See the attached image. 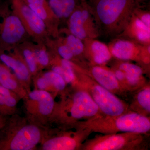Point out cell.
<instances>
[{
    "label": "cell",
    "instance_id": "obj_2",
    "mask_svg": "<svg viewBox=\"0 0 150 150\" xmlns=\"http://www.w3.org/2000/svg\"><path fill=\"white\" fill-rule=\"evenodd\" d=\"M55 129L33 123L18 113L14 114L0 130V150L37 149Z\"/></svg>",
    "mask_w": 150,
    "mask_h": 150
},
{
    "label": "cell",
    "instance_id": "obj_6",
    "mask_svg": "<svg viewBox=\"0 0 150 150\" xmlns=\"http://www.w3.org/2000/svg\"><path fill=\"white\" fill-rule=\"evenodd\" d=\"M146 134L132 132L97 135L87 139L82 150H140L146 149Z\"/></svg>",
    "mask_w": 150,
    "mask_h": 150
},
{
    "label": "cell",
    "instance_id": "obj_30",
    "mask_svg": "<svg viewBox=\"0 0 150 150\" xmlns=\"http://www.w3.org/2000/svg\"><path fill=\"white\" fill-rule=\"evenodd\" d=\"M78 1H79L80 2H81L86 1V0H78Z\"/></svg>",
    "mask_w": 150,
    "mask_h": 150
},
{
    "label": "cell",
    "instance_id": "obj_19",
    "mask_svg": "<svg viewBox=\"0 0 150 150\" xmlns=\"http://www.w3.org/2000/svg\"><path fill=\"white\" fill-rule=\"evenodd\" d=\"M0 85L14 92L24 100L28 93L8 67L0 62Z\"/></svg>",
    "mask_w": 150,
    "mask_h": 150
},
{
    "label": "cell",
    "instance_id": "obj_16",
    "mask_svg": "<svg viewBox=\"0 0 150 150\" xmlns=\"http://www.w3.org/2000/svg\"><path fill=\"white\" fill-rule=\"evenodd\" d=\"M24 2L44 22L48 34L57 36L60 20L54 14L47 0H25Z\"/></svg>",
    "mask_w": 150,
    "mask_h": 150
},
{
    "label": "cell",
    "instance_id": "obj_21",
    "mask_svg": "<svg viewBox=\"0 0 150 150\" xmlns=\"http://www.w3.org/2000/svg\"><path fill=\"white\" fill-rule=\"evenodd\" d=\"M131 111L149 117L150 113V86L146 84L139 89L134 100L129 105Z\"/></svg>",
    "mask_w": 150,
    "mask_h": 150
},
{
    "label": "cell",
    "instance_id": "obj_15",
    "mask_svg": "<svg viewBox=\"0 0 150 150\" xmlns=\"http://www.w3.org/2000/svg\"><path fill=\"white\" fill-rule=\"evenodd\" d=\"M116 68L124 73V79L120 83L126 91L138 90L146 84L143 76V70L140 66L129 62H122Z\"/></svg>",
    "mask_w": 150,
    "mask_h": 150
},
{
    "label": "cell",
    "instance_id": "obj_12",
    "mask_svg": "<svg viewBox=\"0 0 150 150\" xmlns=\"http://www.w3.org/2000/svg\"><path fill=\"white\" fill-rule=\"evenodd\" d=\"M13 50H0V62L10 69L28 93L31 90L32 76L17 47Z\"/></svg>",
    "mask_w": 150,
    "mask_h": 150
},
{
    "label": "cell",
    "instance_id": "obj_26",
    "mask_svg": "<svg viewBox=\"0 0 150 150\" xmlns=\"http://www.w3.org/2000/svg\"><path fill=\"white\" fill-rule=\"evenodd\" d=\"M82 40L71 33L65 39V44L70 48L74 57V64L77 63V59L84 55V44Z\"/></svg>",
    "mask_w": 150,
    "mask_h": 150
},
{
    "label": "cell",
    "instance_id": "obj_23",
    "mask_svg": "<svg viewBox=\"0 0 150 150\" xmlns=\"http://www.w3.org/2000/svg\"><path fill=\"white\" fill-rule=\"evenodd\" d=\"M17 48L24 59L32 77L40 72L35 57L34 45H31L26 41L20 44Z\"/></svg>",
    "mask_w": 150,
    "mask_h": 150
},
{
    "label": "cell",
    "instance_id": "obj_3",
    "mask_svg": "<svg viewBox=\"0 0 150 150\" xmlns=\"http://www.w3.org/2000/svg\"><path fill=\"white\" fill-rule=\"evenodd\" d=\"M103 115L91 96L84 89L71 87L61 100L56 103L50 124L55 123L58 129H73L80 122Z\"/></svg>",
    "mask_w": 150,
    "mask_h": 150
},
{
    "label": "cell",
    "instance_id": "obj_25",
    "mask_svg": "<svg viewBox=\"0 0 150 150\" xmlns=\"http://www.w3.org/2000/svg\"><path fill=\"white\" fill-rule=\"evenodd\" d=\"M44 43H37L34 45L35 57L40 71L45 69H48L51 64V53L46 49Z\"/></svg>",
    "mask_w": 150,
    "mask_h": 150
},
{
    "label": "cell",
    "instance_id": "obj_28",
    "mask_svg": "<svg viewBox=\"0 0 150 150\" xmlns=\"http://www.w3.org/2000/svg\"><path fill=\"white\" fill-rule=\"evenodd\" d=\"M140 13H141V14H139V16L137 15H136L135 13V14L147 26V27L150 28V14L149 13L143 12Z\"/></svg>",
    "mask_w": 150,
    "mask_h": 150
},
{
    "label": "cell",
    "instance_id": "obj_13",
    "mask_svg": "<svg viewBox=\"0 0 150 150\" xmlns=\"http://www.w3.org/2000/svg\"><path fill=\"white\" fill-rule=\"evenodd\" d=\"M108 48L112 56L119 60L142 62L145 64L149 63L150 46L145 50L132 41L118 39Z\"/></svg>",
    "mask_w": 150,
    "mask_h": 150
},
{
    "label": "cell",
    "instance_id": "obj_5",
    "mask_svg": "<svg viewBox=\"0 0 150 150\" xmlns=\"http://www.w3.org/2000/svg\"><path fill=\"white\" fill-rule=\"evenodd\" d=\"M74 67L77 78L75 86L88 92L103 115L116 116L131 111L129 104L97 83L82 67L75 64Z\"/></svg>",
    "mask_w": 150,
    "mask_h": 150
},
{
    "label": "cell",
    "instance_id": "obj_24",
    "mask_svg": "<svg viewBox=\"0 0 150 150\" xmlns=\"http://www.w3.org/2000/svg\"><path fill=\"white\" fill-rule=\"evenodd\" d=\"M42 74L48 79L51 88V93L55 97L64 95L69 90L68 85L62 76L51 70L42 72Z\"/></svg>",
    "mask_w": 150,
    "mask_h": 150
},
{
    "label": "cell",
    "instance_id": "obj_14",
    "mask_svg": "<svg viewBox=\"0 0 150 150\" xmlns=\"http://www.w3.org/2000/svg\"><path fill=\"white\" fill-rule=\"evenodd\" d=\"M83 68L97 83L114 94L123 96L127 93L121 86L112 70L103 65H92L89 70Z\"/></svg>",
    "mask_w": 150,
    "mask_h": 150
},
{
    "label": "cell",
    "instance_id": "obj_20",
    "mask_svg": "<svg viewBox=\"0 0 150 150\" xmlns=\"http://www.w3.org/2000/svg\"><path fill=\"white\" fill-rule=\"evenodd\" d=\"M125 32H127L131 37L142 44H149L150 28L147 27L134 13L123 33Z\"/></svg>",
    "mask_w": 150,
    "mask_h": 150
},
{
    "label": "cell",
    "instance_id": "obj_9",
    "mask_svg": "<svg viewBox=\"0 0 150 150\" xmlns=\"http://www.w3.org/2000/svg\"><path fill=\"white\" fill-rule=\"evenodd\" d=\"M75 131L56 129L40 144L39 150H78L92 133L90 130L75 127Z\"/></svg>",
    "mask_w": 150,
    "mask_h": 150
},
{
    "label": "cell",
    "instance_id": "obj_27",
    "mask_svg": "<svg viewBox=\"0 0 150 150\" xmlns=\"http://www.w3.org/2000/svg\"><path fill=\"white\" fill-rule=\"evenodd\" d=\"M58 56L62 59L69 60L74 63L75 59L73 53H72L70 48L65 43L60 44L57 48Z\"/></svg>",
    "mask_w": 150,
    "mask_h": 150
},
{
    "label": "cell",
    "instance_id": "obj_17",
    "mask_svg": "<svg viewBox=\"0 0 150 150\" xmlns=\"http://www.w3.org/2000/svg\"><path fill=\"white\" fill-rule=\"evenodd\" d=\"M85 41V56L88 57L92 64L103 66L110 61L112 56L105 44L92 39H86Z\"/></svg>",
    "mask_w": 150,
    "mask_h": 150
},
{
    "label": "cell",
    "instance_id": "obj_4",
    "mask_svg": "<svg viewBox=\"0 0 150 150\" xmlns=\"http://www.w3.org/2000/svg\"><path fill=\"white\" fill-rule=\"evenodd\" d=\"M75 127L88 129L102 134L132 132L147 134L150 131V117L131 111L116 116L102 115L80 121Z\"/></svg>",
    "mask_w": 150,
    "mask_h": 150
},
{
    "label": "cell",
    "instance_id": "obj_22",
    "mask_svg": "<svg viewBox=\"0 0 150 150\" xmlns=\"http://www.w3.org/2000/svg\"><path fill=\"white\" fill-rule=\"evenodd\" d=\"M78 0H47L54 14L59 20L69 18L78 5Z\"/></svg>",
    "mask_w": 150,
    "mask_h": 150
},
{
    "label": "cell",
    "instance_id": "obj_10",
    "mask_svg": "<svg viewBox=\"0 0 150 150\" xmlns=\"http://www.w3.org/2000/svg\"><path fill=\"white\" fill-rule=\"evenodd\" d=\"M13 11L21 19L28 35L37 43L47 41L48 35L46 25L24 1L12 0Z\"/></svg>",
    "mask_w": 150,
    "mask_h": 150
},
{
    "label": "cell",
    "instance_id": "obj_18",
    "mask_svg": "<svg viewBox=\"0 0 150 150\" xmlns=\"http://www.w3.org/2000/svg\"><path fill=\"white\" fill-rule=\"evenodd\" d=\"M21 100L14 92L0 85V114L9 117L18 113V105Z\"/></svg>",
    "mask_w": 150,
    "mask_h": 150
},
{
    "label": "cell",
    "instance_id": "obj_8",
    "mask_svg": "<svg viewBox=\"0 0 150 150\" xmlns=\"http://www.w3.org/2000/svg\"><path fill=\"white\" fill-rule=\"evenodd\" d=\"M29 36L19 16L5 5L0 6V50L10 51Z\"/></svg>",
    "mask_w": 150,
    "mask_h": 150
},
{
    "label": "cell",
    "instance_id": "obj_11",
    "mask_svg": "<svg viewBox=\"0 0 150 150\" xmlns=\"http://www.w3.org/2000/svg\"><path fill=\"white\" fill-rule=\"evenodd\" d=\"M80 4L69 18V30L81 40L92 39L98 36L93 18L87 6Z\"/></svg>",
    "mask_w": 150,
    "mask_h": 150
},
{
    "label": "cell",
    "instance_id": "obj_7",
    "mask_svg": "<svg viewBox=\"0 0 150 150\" xmlns=\"http://www.w3.org/2000/svg\"><path fill=\"white\" fill-rule=\"evenodd\" d=\"M51 93L34 89L27 94L24 103L25 117L33 123L49 126L56 103Z\"/></svg>",
    "mask_w": 150,
    "mask_h": 150
},
{
    "label": "cell",
    "instance_id": "obj_29",
    "mask_svg": "<svg viewBox=\"0 0 150 150\" xmlns=\"http://www.w3.org/2000/svg\"><path fill=\"white\" fill-rule=\"evenodd\" d=\"M8 117L3 116V115L0 114V130L4 125L5 123H6V121Z\"/></svg>",
    "mask_w": 150,
    "mask_h": 150
},
{
    "label": "cell",
    "instance_id": "obj_31",
    "mask_svg": "<svg viewBox=\"0 0 150 150\" xmlns=\"http://www.w3.org/2000/svg\"><path fill=\"white\" fill-rule=\"evenodd\" d=\"M16 1H24L25 0H16Z\"/></svg>",
    "mask_w": 150,
    "mask_h": 150
},
{
    "label": "cell",
    "instance_id": "obj_1",
    "mask_svg": "<svg viewBox=\"0 0 150 150\" xmlns=\"http://www.w3.org/2000/svg\"><path fill=\"white\" fill-rule=\"evenodd\" d=\"M98 35L114 38L121 35L135 10L137 0H86Z\"/></svg>",
    "mask_w": 150,
    "mask_h": 150
}]
</instances>
